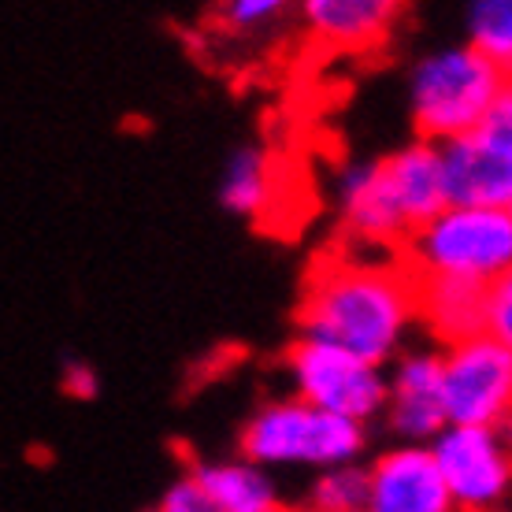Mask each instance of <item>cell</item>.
Segmentation results:
<instances>
[{
    "instance_id": "obj_1",
    "label": "cell",
    "mask_w": 512,
    "mask_h": 512,
    "mask_svg": "<svg viewBox=\"0 0 512 512\" xmlns=\"http://www.w3.org/2000/svg\"><path fill=\"white\" fill-rule=\"evenodd\" d=\"M416 327V282L397 256L334 249L308 268L297 301V338L386 368L409 349Z\"/></svg>"
},
{
    "instance_id": "obj_2",
    "label": "cell",
    "mask_w": 512,
    "mask_h": 512,
    "mask_svg": "<svg viewBox=\"0 0 512 512\" xmlns=\"http://www.w3.org/2000/svg\"><path fill=\"white\" fill-rule=\"evenodd\" d=\"M368 427L297 401L271 397L249 412L238 431V457L268 472H323L334 464H360L368 453Z\"/></svg>"
},
{
    "instance_id": "obj_3",
    "label": "cell",
    "mask_w": 512,
    "mask_h": 512,
    "mask_svg": "<svg viewBox=\"0 0 512 512\" xmlns=\"http://www.w3.org/2000/svg\"><path fill=\"white\" fill-rule=\"evenodd\" d=\"M412 282L446 279L487 290L512 271V216L509 208L446 205L397 249Z\"/></svg>"
},
{
    "instance_id": "obj_4",
    "label": "cell",
    "mask_w": 512,
    "mask_h": 512,
    "mask_svg": "<svg viewBox=\"0 0 512 512\" xmlns=\"http://www.w3.org/2000/svg\"><path fill=\"white\" fill-rule=\"evenodd\" d=\"M509 75L461 41L420 56L409 71V108L420 141H453L475 134Z\"/></svg>"
},
{
    "instance_id": "obj_5",
    "label": "cell",
    "mask_w": 512,
    "mask_h": 512,
    "mask_svg": "<svg viewBox=\"0 0 512 512\" xmlns=\"http://www.w3.org/2000/svg\"><path fill=\"white\" fill-rule=\"evenodd\" d=\"M282 368L290 375V394L312 409L364 423V427L383 420L386 372L368 360L308 342V338H294L282 357Z\"/></svg>"
},
{
    "instance_id": "obj_6",
    "label": "cell",
    "mask_w": 512,
    "mask_h": 512,
    "mask_svg": "<svg viewBox=\"0 0 512 512\" xmlns=\"http://www.w3.org/2000/svg\"><path fill=\"white\" fill-rule=\"evenodd\" d=\"M427 449L457 512H490L512 505V435L505 427L446 423L427 442Z\"/></svg>"
},
{
    "instance_id": "obj_7",
    "label": "cell",
    "mask_w": 512,
    "mask_h": 512,
    "mask_svg": "<svg viewBox=\"0 0 512 512\" xmlns=\"http://www.w3.org/2000/svg\"><path fill=\"white\" fill-rule=\"evenodd\" d=\"M446 423L505 427L512 412V353L487 331L438 349Z\"/></svg>"
},
{
    "instance_id": "obj_8",
    "label": "cell",
    "mask_w": 512,
    "mask_h": 512,
    "mask_svg": "<svg viewBox=\"0 0 512 512\" xmlns=\"http://www.w3.org/2000/svg\"><path fill=\"white\" fill-rule=\"evenodd\" d=\"M331 205L342 227V242L353 253L397 256L409 238L379 160H349L338 167L331 179Z\"/></svg>"
},
{
    "instance_id": "obj_9",
    "label": "cell",
    "mask_w": 512,
    "mask_h": 512,
    "mask_svg": "<svg viewBox=\"0 0 512 512\" xmlns=\"http://www.w3.org/2000/svg\"><path fill=\"white\" fill-rule=\"evenodd\" d=\"M383 372H386V405H383L386 431L394 435V442L427 446L446 427L438 349L409 346L405 353H397Z\"/></svg>"
},
{
    "instance_id": "obj_10",
    "label": "cell",
    "mask_w": 512,
    "mask_h": 512,
    "mask_svg": "<svg viewBox=\"0 0 512 512\" xmlns=\"http://www.w3.org/2000/svg\"><path fill=\"white\" fill-rule=\"evenodd\" d=\"M364 512H457V505L438 475L431 449L394 442L368 461Z\"/></svg>"
},
{
    "instance_id": "obj_11",
    "label": "cell",
    "mask_w": 512,
    "mask_h": 512,
    "mask_svg": "<svg viewBox=\"0 0 512 512\" xmlns=\"http://www.w3.org/2000/svg\"><path fill=\"white\" fill-rule=\"evenodd\" d=\"M446 201L461 208L512 205V156L494 149L479 130L438 145Z\"/></svg>"
},
{
    "instance_id": "obj_12",
    "label": "cell",
    "mask_w": 512,
    "mask_h": 512,
    "mask_svg": "<svg viewBox=\"0 0 512 512\" xmlns=\"http://www.w3.org/2000/svg\"><path fill=\"white\" fill-rule=\"evenodd\" d=\"M383 167L386 190L394 197L397 212L405 219V227L420 231L427 219H435L446 201V182H442V160H438L435 141H409L379 160Z\"/></svg>"
},
{
    "instance_id": "obj_13",
    "label": "cell",
    "mask_w": 512,
    "mask_h": 512,
    "mask_svg": "<svg viewBox=\"0 0 512 512\" xmlns=\"http://www.w3.org/2000/svg\"><path fill=\"white\" fill-rule=\"evenodd\" d=\"M186 475L219 512H290L275 472L245 457H197Z\"/></svg>"
},
{
    "instance_id": "obj_14",
    "label": "cell",
    "mask_w": 512,
    "mask_h": 512,
    "mask_svg": "<svg viewBox=\"0 0 512 512\" xmlns=\"http://www.w3.org/2000/svg\"><path fill=\"white\" fill-rule=\"evenodd\" d=\"M397 8L394 0H305L301 4V23L316 41L331 49H375L390 38Z\"/></svg>"
},
{
    "instance_id": "obj_15",
    "label": "cell",
    "mask_w": 512,
    "mask_h": 512,
    "mask_svg": "<svg viewBox=\"0 0 512 512\" xmlns=\"http://www.w3.org/2000/svg\"><path fill=\"white\" fill-rule=\"evenodd\" d=\"M483 305H487V290H479V286L446 279L416 282V316L438 346H449V342H461V338L483 331Z\"/></svg>"
},
{
    "instance_id": "obj_16",
    "label": "cell",
    "mask_w": 512,
    "mask_h": 512,
    "mask_svg": "<svg viewBox=\"0 0 512 512\" xmlns=\"http://www.w3.org/2000/svg\"><path fill=\"white\" fill-rule=\"evenodd\" d=\"M275 201V167L268 149L260 145H238L219 175V205L231 216L260 219Z\"/></svg>"
},
{
    "instance_id": "obj_17",
    "label": "cell",
    "mask_w": 512,
    "mask_h": 512,
    "mask_svg": "<svg viewBox=\"0 0 512 512\" xmlns=\"http://www.w3.org/2000/svg\"><path fill=\"white\" fill-rule=\"evenodd\" d=\"M464 34L479 56L512 71V0H472L464 8Z\"/></svg>"
},
{
    "instance_id": "obj_18",
    "label": "cell",
    "mask_w": 512,
    "mask_h": 512,
    "mask_svg": "<svg viewBox=\"0 0 512 512\" xmlns=\"http://www.w3.org/2000/svg\"><path fill=\"white\" fill-rule=\"evenodd\" d=\"M368 498V464H334L323 472H312V483L305 490L308 509L323 512H364Z\"/></svg>"
},
{
    "instance_id": "obj_19",
    "label": "cell",
    "mask_w": 512,
    "mask_h": 512,
    "mask_svg": "<svg viewBox=\"0 0 512 512\" xmlns=\"http://www.w3.org/2000/svg\"><path fill=\"white\" fill-rule=\"evenodd\" d=\"M286 12H290L286 0H227V4H219L216 19L231 34H264Z\"/></svg>"
},
{
    "instance_id": "obj_20",
    "label": "cell",
    "mask_w": 512,
    "mask_h": 512,
    "mask_svg": "<svg viewBox=\"0 0 512 512\" xmlns=\"http://www.w3.org/2000/svg\"><path fill=\"white\" fill-rule=\"evenodd\" d=\"M483 331L512 353V271H505L494 286H487L483 305Z\"/></svg>"
},
{
    "instance_id": "obj_21",
    "label": "cell",
    "mask_w": 512,
    "mask_h": 512,
    "mask_svg": "<svg viewBox=\"0 0 512 512\" xmlns=\"http://www.w3.org/2000/svg\"><path fill=\"white\" fill-rule=\"evenodd\" d=\"M60 390L71 401H97L101 397V372L93 368L90 360L64 357V364H60Z\"/></svg>"
},
{
    "instance_id": "obj_22",
    "label": "cell",
    "mask_w": 512,
    "mask_h": 512,
    "mask_svg": "<svg viewBox=\"0 0 512 512\" xmlns=\"http://www.w3.org/2000/svg\"><path fill=\"white\" fill-rule=\"evenodd\" d=\"M479 134H483L494 149L512 156V78L501 86L498 97H494V104H490V112H487V119H483Z\"/></svg>"
},
{
    "instance_id": "obj_23",
    "label": "cell",
    "mask_w": 512,
    "mask_h": 512,
    "mask_svg": "<svg viewBox=\"0 0 512 512\" xmlns=\"http://www.w3.org/2000/svg\"><path fill=\"white\" fill-rule=\"evenodd\" d=\"M153 512H219V509L205 498V490L182 472L175 483H167V490L160 494Z\"/></svg>"
},
{
    "instance_id": "obj_24",
    "label": "cell",
    "mask_w": 512,
    "mask_h": 512,
    "mask_svg": "<svg viewBox=\"0 0 512 512\" xmlns=\"http://www.w3.org/2000/svg\"><path fill=\"white\" fill-rule=\"evenodd\" d=\"M290 512H323V509H308V505H297V509H290Z\"/></svg>"
},
{
    "instance_id": "obj_25",
    "label": "cell",
    "mask_w": 512,
    "mask_h": 512,
    "mask_svg": "<svg viewBox=\"0 0 512 512\" xmlns=\"http://www.w3.org/2000/svg\"><path fill=\"white\" fill-rule=\"evenodd\" d=\"M505 431H509V435H512V412H509V423H505Z\"/></svg>"
},
{
    "instance_id": "obj_26",
    "label": "cell",
    "mask_w": 512,
    "mask_h": 512,
    "mask_svg": "<svg viewBox=\"0 0 512 512\" xmlns=\"http://www.w3.org/2000/svg\"><path fill=\"white\" fill-rule=\"evenodd\" d=\"M490 512H512V505H505V509H490Z\"/></svg>"
},
{
    "instance_id": "obj_27",
    "label": "cell",
    "mask_w": 512,
    "mask_h": 512,
    "mask_svg": "<svg viewBox=\"0 0 512 512\" xmlns=\"http://www.w3.org/2000/svg\"><path fill=\"white\" fill-rule=\"evenodd\" d=\"M509 216H512V205H509Z\"/></svg>"
},
{
    "instance_id": "obj_28",
    "label": "cell",
    "mask_w": 512,
    "mask_h": 512,
    "mask_svg": "<svg viewBox=\"0 0 512 512\" xmlns=\"http://www.w3.org/2000/svg\"><path fill=\"white\" fill-rule=\"evenodd\" d=\"M509 78H512V71H509Z\"/></svg>"
},
{
    "instance_id": "obj_29",
    "label": "cell",
    "mask_w": 512,
    "mask_h": 512,
    "mask_svg": "<svg viewBox=\"0 0 512 512\" xmlns=\"http://www.w3.org/2000/svg\"><path fill=\"white\" fill-rule=\"evenodd\" d=\"M149 512H153V509H149Z\"/></svg>"
}]
</instances>
